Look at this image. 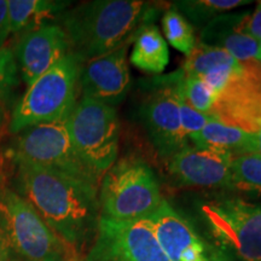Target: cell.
<instances>
[{
    "label": "cell",
    "mask_w": 261,
    "mask_h": 261,
    "mask_svg": "<svg viewBox=\"0 0 261 261\" xmlns=\"http://www.w3.org/2000/svg\"><path fill=\"white\" fill-rule=\"evenodd\" d=\"M19 194L75 257L98 225V188L34 163L14 160Z\"/></svg>",
    "instance_id": "1"
},
{
    "label": "cell",
    "mask_w": 261,
    "mask_h": 261,
    "mask_svg": "<svg viewBox=\"0 0 261 261\" xmlns=\"http://www.w3.org/2000/svg\"><path fill=\"white\" fill-rule=\"evenodd\" d=\"M156 4L140 0H93L63 12L60 24L69 51L81 63L133 44L138 32L154 23Z\"/></svg>",
    "instance_id": "2"
},
{
    "label": "cell",
    "mask_w": 261,
    "mask_h": 261,
    "mask_svg": "<svg viewBox=\"0 0 261 261\" xmlns=\"http://www.w3.org/2000/svg\"><path fill=\"white\" fill-rule=\"evenodd\" d=\"M0 242L9 261L73 259V254L37 211L17 191L9 189H0Z\"/></svg>",
    "instance_id": "3"
},
{
    "label": "cell",
    "mask_w": 261,
    "mask_h": 261,
    "mask_svg": "<svg viewBox=\"0 0 261 261\" xmlns=\"http://www.w3.org/2000/svg\"><path fill=\"white\" fill-rule=\"evenodd\" d=\"M81 64L68 54L28 86L12 110L10 130L19 133L28 127L67 119L76 103Z\"/></svg>",
    "instance_id": "4"
},
{
    "label": "cell",
    "mask_w": 261,
    "mask_h": 261,
    "mask_svg": "<svg viewBox=\"0 0 261 261\" xmlns=\"http://www.w3.org/2000/svg\"><path fill=\"white\" fill-rule=\"evenodd\" d=\"M100 217L112 220L148 219L163 201L152 169L137 159L114 163L99 184Z\"/></svg>",
    "instance_id": "5"
},
{
    "label": "cell",
    "mask_w": 261,
    "mask_h": 261,
    "mask_svg": "<svg viewBox=\"0 0 261 261\" xmlns=\"http://www.w3.org/2000/svg\"><path fill=\"white\" fill-rule=\"evenodd\" d=\"M67 127L81 161L102 180L119 154L120 122L115 108L83 96L71 109Z\"/></svg>",
    "instance_id": "6"
},
{
    "label": "cell",
    "mask_w": 261,
    "mask_h": 261,
    "mask_svg": "<svg viewBox=\"0 0 261 261\" xmlns=\"http://www.w3.org/2000/svg\"><path fill=\"white\" fill-rule=\"evenodd\" d=\"M215 243L228 256L261 261V205L228 197L201 207Z\"/></svg>",
    "instance_id": "7"
},
{
    "label": "cell",
    "mask_w": 261,
    "mask_h": 261,
    "mask_svg": "<svg viewBox=\"0 0 261 261\" xmlns=\"http://www.w3.org/2000/svg\"><path fill=\"white\" fill-rule=\"evenodd\" d=\"M67 119L40 123L17 133L18 137L11 150L12 160L34 163L99 189L100 180L75 151L68 132Z\"/></svg>",
    "instance_id": "8"
},
{
    "label": "cell",
    "mask_w": 261,
    "mask_h": 261,
    "mask_svg": "<svg viewBox=\"0 0 261 261\" xmlns=\"http://www.w3.org/2000/svg\"><path fill=\"white\" fill-rule=\"evenodd\" d=\"M86 261H169L148 219L112 220L99 217L97 237Z\"/></svg>",
    "instance_id": "9"
},
{
    "label": "cell",
    "mask_w": 261,
    "mask_h": 261,
    "mask_svg": "<svg viewBox=\"0 0 261 261\" xmlns=\"http://www.w3.org/2000/svg\"><path fill=\"white\" fill-rule=\"evenodd\" d=\"M140 116L162 159L169 160L189 145V138L180 123L173 74L167 77V84L160 85L149 93L140 108Z\"/></svg>",
    "instance_id": "10"
},
{
    "label": "cell",
    "mask_w": 261,
    "mask_h": 261,
    "mask_svg": "<svg viewBox=\"0 0 261 261\" xmlns=\"http://www.w3.org/2000/svg\"><path fill=\"white\" fill-rule=\"evenodd\" d=\"M127 48L122 46L81 64L79 87L84 97L110 107L122 102L130 85Z\"/></svg>",
    "instance_id": "11"
},
{
    "label": "cell",
    "mask_w": 261,
    "mask_h": 261,
    "mask_svg": "<svg viewBox=\"0 0 261 261\" xmlns=\"http://www.w3.org/2000/svg\"><path fill=\"white\" fill-rule=\"evenodd\" d=\"M227 152L188 145L168 160V169L178 182L188 187L232 189L231 165Z\"/></svg>",
    "instance_id": "12"
},
{
    "label": "cell",
    "mask_w": 261,
    "mask_h": 261,
    "mask_svg": "<svg viewBox=\"0 0 261 261\" xmlns=\"http://www.w3.org/2000/svg\"><path fill=\"white\" fill-rule=\"evenodd\" d=\"M68 54L69 42L63 28L52 23L22 34L14 55L22 80L31 86Z\"/></svg>",
    "instance_id": "13"
},
{
    "label": "cell",
    "mask_w": 261,
    "mask_h": 261,
    "mask_svg": "<svg viewBox=\"0 0 261 261\" xmlns=\"http://www.w3.org/2000/svg\"><path fill=\"white\" fill-rule=\"evenodd\" d=\"M148 220L169 261H211L205 243L166 200Z\"/></svg>",
    "instance_id": "14"
},
{
    "label": "cell",
    "mask_w": 261,
    "mask_h": 261,
    "mask_svg": "<svg viewBox=\"0 0 261 261\" xmlns=\"http://www.w3.org/2000/svg\"><path fill=\"white\" fill-rule=\"evenodd\" d=\"M249 12L223 14L202 28L200 44L225 50L241 64L260 61L259 41L244 31Z\"/></svg>",
    "instance_id": "15"
},
{
    "label": "cell",
    "mask_w": 261,
    "mask_h": 261,
    "mask_svg": "<svg viewBox=\"0 0 261 261\" xmlns=\"http://www.w3.org/2000/svg\"><path fill=\"white\" fill-rule=\"evenodd\" d=\"M194 146L227 152L233 158L254 154V133L212 117L200 133L191 137Z\"/></svg>",
    "instance_id": "16"
},
{
    "label": "cell",
    "mask_w": 261,
    "mask_h": 261,
    "mask_svg": "<svg viewBox=\"0 0 261 261\" xmlns=\"http://www.w3.org/2000/svg\"><path fill=\"white\" fill-rule=\"evenodd\" d=\"M69 2L54 0H9L8 16L11 34H25L44 25L52 24V21L62 16Z\"/></svg>",
    "instance_id": "17"
},
{
    "label": "cell",
    "mask_w": 261,
    "mask_h": 261,
    "mask_svg": "<svg viewBox=\"0 0 261 261\" xmlns=\"http://www.w3.org/2000/svg\"><path fill=\"white\" fill-rule=\"evenodd\" d=\"M130 63L150 74H161L169 63L168 44L154 23L143 27L133 41Z\"/></svg>",
    "instance_id": "18"
},
{
    "label": "cell",
    "mask_w": 261,
    "mask_h": 261,
    "mask_svg": "<svg viewBox=\"0 0 261 261\" xmlns=\"http://www.w3.org/2000/svg\"><path fill=\"white\" fill-rule=\"evenodd\" d=\"M252 4L249 0H180L173 3V8L197 27L204 25L217 16L227 14L240 6Z\"/></svg>",
    "instance_id": "19"
},
{
    "label": "cell",
    "mask_w": 261,
    "mask_h": 261,
    "mask_svg": "<svg viewBox=\"0 0 261 261\" xmlns=\"http://www.w3.org/2000/svg\"><path fill=\"white\" fill-rule=\"evenodd\" d=\"M178 86L185 100L197 110L214 117L218 104V94L198 76L185 75L181 70L175 71Z\"/></svg>",
    "instance_id": "20"
},
{
    "label": "cell",
    "mask_w": 261,
    "mask_h": 261,
    "mask_svg": "<svg viewBox=\"0 0 261 261\" xmlns=\"http://www.w3.org/2000/svg\"><path fill=\"white\" fill-rule=\"evenodd\" d=\"M162 28L166 39L173 47L187 56L191 54L196 46L194 27L173 6L163 15Z\"/></svg>",
    "instance_id": "21"
},
{
    "label": "cell",
    "mask_w": 261,
    "mask_h": 261,
    "mask_svg": "<svg viewBox=\"0 0 261 261\" xmlns=\"http://www.w3.org/2000/svg\"><path fill=\"white\" fill-rule=\"evenodd\" d=\"M232 189L261 192V158L256 154H246L233 158L231 165Z\"/></svg>",
    "instance_id": "22"
},
{
    "label": "cell",
    "mask_w": 261,
    "mask_h": 261,
    "mask_svg": "<svg viewBox=\"0 0 261 261\" xmlns=\"http://www.w3.org/2000/svg\"><path fill=\"white\" fill-rule=\"evenodd\" d=\"M18 85V68L14 52L9 47L0 48V125L8 115Z\"/></svg>",
    "instance_id": "23"
},
{
    "label": "cell",
    "mask_w": 261,
    "mask_h": 261,
    "mask_svg": "<svg viewBox=\"0 0 261 261\" xmlns=\"http://www.w3.org/2000/svg\"><path fill=\"white\" fill-rule=\"evenodd\" d=\"M174 75V81H175V89H177V97H178V107H179V116H180V123L182 127V130L187 135L189 139L191 137L197 135L201 132V129L207 125V122L210 121L213 116L207 115V114L200 113L197 110L194 109L190 104H189L185 98L182 97L180 92V89L178 86L177 81V74Z\"/></svg>",
    "instance_id": "24"
},
{
    "label": "cell",
    "mask_w": 261,
    "mask_h": 261,
    "mask_svg": "<svg viewBox=\"0 0 261 261\" xmlns=\"http://www.w3.org/2000/svg\"><path fill=\"white\" fill-rule=\"evenodd\" d=\"M244 31L257 41L261 40V2L257 3L253 14L250 15L249 12L248 15L246 23H244Z\"/></svg>",
    "instance_id": "25"
},
{
    "label": "cell",
    "mask_w": 261,
    "mask_h": 261,
    "mask_svg": "<svg viewBox=\"0 0 261 261\" xmlns=\"http://www.w3.org/2000/svg\"><path fill=\"white\" fill-rule=\"evenodd\" d=\"M10 34L9 16H8V2L0 0V48L3 47Z\"/></svg>",
    "instance_id": "26"
},
{
    "label": "cell",
    "mask_w": 261,
    "mask_h": 261,
    "mask_svg": "<svg viewBox=\"0 0 261 261\" xmlns=\"http://www.w3.org/2000/svg\"><path fill=\"white\" fill-rule=\"evenodd\" d=\"M254 154L259 155L261 158V122L254 132Z\"/></svg>",
    "instance_id": "27"
},
{
    "label": "cell",
    "mask_w": 261,
    "mask_h": 261,
    "mask_svg": "<svg viewBox=\"0 0 261 261\" xmlns=\"http://www.w3.org/2000/svg\"><path fill=\"white\" fill-rule=\"evenodd\" d=\"M0 261H9L8 260V254H6L2 242H0Z\"/></svg>",
    "instance_id": "28"
},
{
    "label": "cell",
    "mask_w": 261,
    "mask_h": 261,
    "mask_svg": "<svg viewBox=\"0 0 261 261\" xmlns=\"http://www.w3.org/2000/svg\"><path fill=\"white\" fill-rule=\"evenodd\" d=\"M259 48H260V55H261V40H259Z\"/></svg>",
    "instance_id": "29"
}]
</instances>
